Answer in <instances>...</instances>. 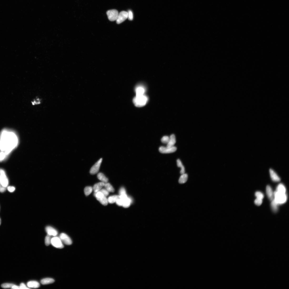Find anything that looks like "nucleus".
I'll return each instance as SVG.
<instances>
[{
    "instance_id": "obj_1",
    "label": "nucleus",
    "mask_w": 289,
    "mask_h": 289,
    "mask_svg": "<svg viewBox=\"0 0 289 289\" xmlns=\"http://www.w3.org/2000/svg\"><path fill=\"white\" fill-rule=\"evenodd\" d=\"M18 142L17 137L13 132L4 131L1 134L0 149L5 151V154H8L15 147Z\"/></svg>"
},
{
    "instance_id": "obj_2",
    "label": "nucleus",
    "mask_w": 289,
    "mask_h": 289,
    "mask_svg": "<svg viewBox=\"0 0 289 289\" xmlns=\"http://www.w3.org/2000/svg\"><path fill=\"white\" fill-rule=\"evenodd\" d=\"M148 101V97L145 95L136 96L133 100V103L136 107H141L144 106Z\"/></svg>"
},
{
    "instance_id": "obj_3",
    "label": "nucleus",
    "mask_w": 289,
    "mask_h": 289,
    "mask_svg": "<svg viewBox=\"0 0 289 289\" xmlns=\"http://www.w3.org/2000/svg\"><path fill=\"white\" fill-rule=\"evenodd\" d=\"M274 199L279 205L285 203L287 200V197L286 193H282L276 191L274 193Z\"/></svg>"
},
{
    "instance_id": "obj_4",
    "label": "nucleus",
    "mask_w": 289,
    "mask_h": 289,
    "mask_svg": "<svg viewBox=\"0 0 289 289\" xmlns=\"http://www.w3.org/2000/svg\"><path fill=\"white\" fill-rule=\"evenodd\" d=\"M94 195L97 200L102 204L104 206L107 205L108 203V199L100 191L95 192Z\"/></svg>"
},
{
    "instance_id": "obj_5",
    "label": "nucleus",
    "mask_w": 289,
    "mask_h": 289,
    "mask_svg": "<svg viewBox=\"0 0 289 289\" xmlns=\"http://www.w3.org/2000/svg\"><path fill=\"white\" fill-rule=\"evenodd\" d=\"M51 244L56 248L61 249L64 247L62 241L59 237H54L51 238Z\"/></svg>"
},
{
    "instance_id": "obj_6",
    "label": "nucleus",
    "mask_w": 289,
    "mask_h": 289,
    "mask_svg": "<svg viewBox=\"0 0 289 289\" xmlns=\"http://www.w3.org/2000/svg\"><path fill=\"white\" fill-rule=\"evenodd\" d=\"M118 14V11L116 10H108L107 12L108 19L111 21L116 20Z\"/></svg>"
},
{
    "instance_id": "obj_7",
    "label": "nucleus",
    "mask_w": 289,
    "mask_h": 289,
    "mask_svg": "<svg viewBox=\"0 0 289 289\" xmlns=\"http://www.w3.org/2000/svg\"><path fill=\"white\" fill-rule=\"evenodd\" d=\"M0 183L1 185L7 187L8 184V180L5 175V172L3 169H0Z\"/></svg>"
},
{
    "instance_id": "obj_8",
    "label": "nucleus",
    "mask_w": 289,
    "mask_h": 289,
    "mask_svg": "<svg viewBox=\"0 0 289 289\" xmlns=\"http://www.w3.org/2000/svg\"><path fill=\"white\" fill-rule=\"evenodd\" d=\"M102 161V159L100 158L91 167L90 171V173L91 174L94 175L98 172Z\"/></svg>"
},
{
    "instance_id": "obj_9",
    "label": "nucleus",
    "mask_w": 289,
    "mask_h": 289,
    "mask_svg": "<svg viewBox=\"0 0 289 289\" xmlns=\"http://www.w3.org/2000/svg\"><path fill=\"white\" fill-rule=\"evenodd\" d=\"M128 13L126 11H122L119 13L118 18L116 20L117 24H120L128 18Z\"/></svg>"
},
{
    "instance_id": "obj_10",
    "label": "nucleus",
    "mask_w": 289,
    "mask_h": 289,
    "mask_svg": "<svg viewBox=\"0 0 289 289\" xmlns=\"http://www.w3.org/2000/svg\"><path fill=\"white\" fill-rule=\"evenodd\" d=\"M177 148L174 146L171 147H167L162 146L159 147V151L162 153H169L174 152L177 151Z\"/></svg>"
},
{
    "instance_id": "obj_11",
    "label": "nucleus",
    "mask_w": 289,
    "mask_h": 289,
    "mask_svg": "<svg viewBox=\"0 0 289 289\" xmlns=\"http://www.w3.org/2000/svg\"><path fill=\"white\" fill-rule=\"evenodd\" d=\"M59 238L62 242L67 245H71L72 243V241L70 237L66 234L62 233L61 234Z\"/></svg>"
},
{
    "instance_id": "obj_12",
    "label": "nucleus",
    "mask_w": 289,
    "mask_h": 289,
    "mask_svg": "<svg viewBox=\"0 0 289 289\" xmlns=\"http://www.w3.org/2000/svg\"><path fill=\"white\" fill-rule=\"evenodd\" d=\"M45 230L47 234L50 236H55L57 235V231L54 228L51 226H48L46 228Z\"/></svg>"
},
{
    "instance_id": "obj_13",
    "label": "nucleus",
    "mask_w": 289,
    "mask_h": 289,
    "mask_svg": "<svg viewBox=\"0 0 289 289\" xmlns=\"http://www.w3.org/2000/svg\"><path fill=\"white\" fill-rule=\"evenodd\" d=\"M269 172L271 178L273 181L275 182H279L280 181V177L273 169H270Z\"/></svg>"
},
{
    "instance_id": "obj_14",
    "label": "nucleus",
    "mask_w": 289,
    "mask_h": 289,
    "mask_svg": "<svg viewBox=\"0 0 289 289\" xmlns=\"http://www.w3.org/2000/svg\"><path fill=\"white\" fill-rule=\"evenodd\" d=\"M135 91L136 96H138L144 95L145 92V89L144 86H139L137 87Z\"/></svg>"
},
{
    "instance_id": "obj_15",
    "label": "nucleus",
    "mask_w": 289,
    "mask_h": 289,
    "mask_svg": "<svg viewBox=\"0 0 289 289\" xmlns=\"http://www.w3.org/2000/svg\"><path fill=\"white\" fill-rule=\"evenodd\" d=\"M266 194L269 198L270 201H272L274 198V193L271 187L269 185L266 188Z\"/></svg>"
},
{
    "instance_id": "obj_16",
    "label": "nucleus",
    "mask_w": 289,
    "mask_h": 289,
    "mask_svg": "<svg viewBox=\"0 0 289 289\" xmlns=\"http://www.w3.org/2000/svg\"><path fill=\"white\" fill-rule=\"evenodd\" d=\"M105 183L102 182H100L95 184L93 188V190L94 192H99L101 190L105 184Z\"/></svg>"
},
{
    "instance_id": "obj_17",
    "label": "nucleus",
    "mask_w": 289,
    "mask_h": 289,
    "mask_svg": "<svg viewBox=\"0 0 289 289\" xmlns=\"http://www.w3.org/2000/svg\"><path fill=\"white\" fill-rule=\"evenodd\" d=\"M170 139L169 142L167 144V147H172L174 146L176 142L175 136L174 134H173L170 137Z\"/></svg>"
},
{
    "instance_id": "obj_18",
    "label": "nucleus",
    "mask_w": 289,
    "mask_h": 289,
    "mask_svg": "<svg viewBox=\"0 0 289 289\" xmlns=\"http://www.w3.org/2000/svg\"><path fill=\"white\" fill-rule=\"evenodd\" d=\"M122 199L123 201L122 206L125 208L129 207L132 202V199L128 197L126 198Z\"/></svg>"
},
{
    "instance_id": "obj_19",
    "label": "nucleus",
    "mask_w": 289,
    "mask_h": 289,
    "mask_svg": "<svg viewBox=\"0 0 289 289\" xmlns=\"http://www.w3.org/2000/svg\"><path fill=\"white\" fill-rule=\"evenodd\" d=\"M27 286L29 288H37L40 287V284L36 281H31L28 282Z\"/></svg>"
},
{
    "instance_id": "obj_20",
    "label": "nucleus",
    "mask_w": 289,
    "mask_h": 289,
    "mask_svg": "<svg viewBox=\"0 0 289 289\" xmlns=\"http://www.w3.org/2000/svg\"><path fill=\"white\" fill-rule=\"evenodd\" d=\"M276 191L280 193H286V188L283 184L280 183L277 186Z\"/></svg>"
},
{
    "instance_id": "obj_21",
    "label": "nucleus",
    "mask_w": 289,
    "mask_h": 289,
    "mask_svg": "<svg viewBox=\"0 0 289 289\" xmlns=\"http://www.w3.org/2000/svg\"><path fill=\"white\" fill-rule=\"evenodd\" d=\"M97 177L101 182L106 183L108 182V178L106 177L104 174L100 172L98 174Z\"/></svg>"
},
{
    "instance_id": "obj_22",
    "label": "nucleus",
    "mask_w": 289,
    "mask_h": 289,
    "mask_svg": "<svg viewBox=\"0 0 289 289\" xmlns=\"http://www.w3.org/2000/svg\"><path fill=\"white\" fill-rule=\"evenodd\" d=\"M119 198H120L119 195H113L109 197L108 199V202L110 203H116L117 200Z\"/></svg>"
},
{
    "instance_id": "obj_23",
    "label": "nucleus",
    "mask_w": 289,
    "mask_h": 289,
    "mask_svg": "<svg viewBox=\"0 0 289 289\" xmlns=\"http://www.w3.org/2000/svg\"><path fill=\"white\" fill-rule=\"evenodd\" d=\"M54 282V280L52 278H46L41 280V283L43 284H52Z\"/></svg>"
},
{
    "instance_id": "obj_24",
    "label": "nucleus",
    "mask_w": 289,
    "mask_h": 289,
    "mask_svg": "<svg viewBox=\"0 0 289 289\" xmlns=\"http://www.w3.org/2000/svg\"><path fill=\"white\" fill-rule=\"evenodd\" d=\"M188 178V176L187 174L184 173L182 174L181 177H180L179 180V183L180 184H184L187 181Z\"/></svg>"
},
{
    "instance_id": "obj_25",
    "label": "nucleus",
    "mask_w": 289,
    "mask_h": 289,
    "mask_svg": "<svg viewBox=\"0 0 289 289\" xmlns=\"http://www.w3.org/2000/svg\"><path fill=\"white\" fill-rule=\"evenodd\" d=\"M271 201V206L272 210L274 212H276L278 210L279 204L275 201L274 199Z\"/></svg>"
},
{
    "instance_id": "obj_26",
    "label": "nucleus",
    "mask_w": 289,
    "mask_h": 289,
    "mask_svg": "<svg viewBox=\"0 0 289 289\" xmlns=\"http://www.w3.org/2000/svg\"><path fill=\"white\" fill-rule=\"evenodd\" d=\"M177 166L180 167L181 168L180 173L182 174L184 173L185 172L184 167L183 165L181 160L179 159H177Z\"/></svg>"
},
{
    "instance_id": "obj_27",
    "label": "nucleus",
    "mask_w": 289,
    "mask_h": 289,
    "mask_svg": "<svg viewBox=\"0 0 289 289\" xmlns=\"http://www.w3.org/2000/svg\"><path fill=\"white\" fill-rule=\"evenodd\" d=\"M105 188L109 192H114L115 191L114 189L110 183H105L104 186Z\"/></svg>"
},
{
    "instance_id": "obj_28",
    "label": "nucleus",
    "mask_w": 289,
    "mask_h": 289,
    "mask_svg": "<svg viewBox=\"0 0 289 289\" xmlns=\"http://www.w3.org/2000/svg\"><path fill=\"white\" fill-rule=\"evenodd\" d=\"M93 190V188L91 186L86 187L84 189L85 194L86 196H88L92 192Z\"/></svg>"
},
{
    "instance_id": "obj_29",
    "label": "nucleus",
    "mask_w": 289,
    "mask_h": 289,
    "mask_svg": "<svg viewBox=\"0 0 289 289\" xmlns=\"http://www.w3.org/2000/svg\"><path fill=\"white\" fill-rule=\"evenodd\" d=\"M51 236L47 234V235L46 237L45 240V245L47 246H49L50 244H51Z\"/></svg>"
},
{
    "instance_id": "obj_30",
    "label": "nucleus",
    "mask_w": 289,
    "mask_h": 289,
    "mask_svg": "<svg viewBox=\"0 0 289 289\" xmlns=\"http://www.w3.org/2000/svg\"><path fill=\"white\" fill-rule=\"evenodd\" d=\"M170 139V137L168 136H165L163 137L161 139L162 142L164 144H168Z\"/></svg>"
},
{
    "instance_id": "obj_31",
    "label": "nucleus",
    "mask_w": 289,
    "mask_h": 289,
    "mask_svg": "<svg viewBox=\"0 0 289 289\" xmlns=\"http://www.w3.org/2000/svg\"><path fill=\"white\" fill-rule=\"evenodd\" d=\"M255 196L256 198L263 200L264 197L263 194L261 192H257L255 193Z\"/></svg>"
},
{
    "instance_id": "obj_32",
    "label": "nucleus",
    "mask_w": 289,
    "mask_h": 289,
    "mask_svg": "<svg viewBox=\"0 0 289 289\" xmlns=\"http://www.w3.org/2000/svg\"><path fill=\"white\" fill-rule=\"evenodd\" d=\"M14 284L10 283H4L1 285L2 288L4 289L11 288Z\"/></svg>"
},
{
    "instance_id": "obj_33",
    "label": "nucleus",
    "mask_w": 289,
    "mask_h": 289,
    "mask_svg": "<svg viewBox=\"0 0 289 289\" xmlns=\"http://www.w3.org/2000/svg\"><path fill=\"white\" fill-rule=\"evenodd\" d=\"M99 191L101 192L106 197H107L109 194V192L106 189H101Z\"/></svg>"
},
{
    "instance_id": "obj_34",
    "label": "nucleus",
    "mask_w": 289,
    "mask_h": 289,
    "mask_svg": "<svg viewBox=\"0 0 289 289\" xmlns=\"http://www.w3.org/2000/svg\"><path fill=\"white\" fill-rule=\"evenodd\" d=\"M128 18L129 20H132L133 19V14L132 11L131 10H129L128 12Z\"/></svg>"
},
{
    "instance_id": "obj_35",
    "label": "nucleus",
    "mask_w": 289,
    "mask_h": 289,
    "mask_svg": "<svg viewBox=\"0 0 289 289\" xmlns=\"http://www.w3.org/2000/svg\"><path fill=\"white\" fill-rule=\"evenodd\" d=\"M119 195L127 194L125 189L123 187L121 188L119 190Z\"/></svg>"
},
{
    "instance_id": "obj_36",
    "label": "nucleus",
    "mask_w": 289,
    "mask_h": 289,
    "mask_svg": "<svg viewBox=\"0 0 289 289\" xmlns=\"http://www.w3.org/2000/svg\"><path fill=\"white\" fill-rule=\"evenodd\" d=\"M262 203V200L256 198L255 200V203L256 205L259 206L261 205Z\"/></svg>"
},
{
    "instance_id": "obj_37",
    "label": "nucleus",
    "mask_w": 289,
    "mask_h": 289,
    "mask_svg": "<svg viewBox=\"0 0 289 289\" xmlns=\"http://www.w3.org/2000/svg\"><path fill=\"white\" fill-rule=\"evenodd\" d=\"M116 203L117 205L119 206H122L123 201L121 199L119 198L117 199Z\"/></svg>"
},
{
    "instance_id": "obj_38",
    "label": "nucleus",
    "mask_w": 289,
    "mask_h": 289,
    "mask_svg": "<svg viewBox=\"0 0 289 289\" xmlns=\"http://www.w3.org/2000/svg\"><path fill=\"white\" fill-rule=\"evenodd\" d=\"M7 189L9 192L10 193H12L15 190V188L14 186H9L8 187Z\"/></svg>"
},
{
    "instance_id": "obj_39",
    "label": "nucleus",
    "mask_w": 289,
    "mask_h": 289,
    "mask_svg": "<svg viewBox=\"0 0 289 289\" xmlns=\"http://www.w3.org/2000/svg\"><path fill=\"white\" fill-rule=\"evenodd\" d=\"M20 289H29L30 288H28L26 286L25 284L23 283H21L20 284V286H19Z\"/></svg>"
},
{
    "instance_id": "obj_40",
    "label": "nucleus",
    "mask_w": 289,
    "mask_h": 289,
    "mask_svg": "<svg viewBox=\"0 0 289 289\" xmlns=\"http://www.w3.org/2000/svg\"><path fill=\"white\" fill-rule=\"evenodd\" d=\"M5 155L3 152L0 153V161L3 160L5 157Z\"/></svg>"
},
{
    "instance_id": "obj_41",
    "label": "nucleus",
    "mask_w": 289,
    "mask_h": 289,
    "mask_svg": "<svg viewBox=\"0 0 289 289\" xmlns=\"http://www.w3.org/2000/svg\"><path fill=\"white\" fill-rule=\"evenodd\" d=\"M6 188L1 185L0 187V192L3 193L5 192L6 190Z\"/></svg>"
},
{
    "instance_id": "obj_42",
    "label": "nucleus",
    "mask_w": 289,
    "mask_h": 289,
    "mask_svg": "<svg viewBox=\"0 0 289 289\" xmlns=\"http://www.w3.org/2000/svg\"><path fill=\"white\" fill-rule=\"evenodd\" d=\"M11 288L12 289H20V287L19 286H17L14 284V285Z\"/></svg>"
},
{
    "instance_id": "obj_43",
    "label": "nucleus",
    "mask_w": 289,
    "mask_h": 289,
    "mask_svg": "<svg viewBox=\"0 0 289 289\" xmlns=\"http://www.w3.org/2000/svg\"><path fill=\"white\" fill-rule=\"evenodd\" d=\"M1 219L0 218V225L1 224Z\"/></svg>"
},
{
    "instance_id": "obj_44",
    "label": "nucleus",
    "mask_w": 289,
    "mask_h": 289,
    "mask_svg": "<svg viewBox=\"0 0 289 289\" xmlns=\"http://www.w3.org/2000/svg\"><path fill=\"white\" fill-rule=\"evenodd\" d=\"M0 184H0V186H1V185H0Z\"/></svg>"
}]
</instances>
